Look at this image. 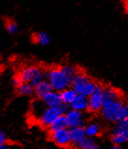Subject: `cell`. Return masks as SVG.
Listing matches in <instances>:
<instances>
[{"mask_svg":"<svg viewBox=\"0 0 128 149\" xmlns=\"http://www.w3.org/2000/svg\"><path fill=\"white\" fill-rule=\"evenodd\" d=\"M45 78L52 86L54 91L61 92L71 86L72 80L69 78L62 67L52 68L45 72Z\"/></svg>","mask_w":128,"mask_h":149,"instance_id":"obj_1","label":"cell"},{"mask_svg":"<svg viewBox=\"0 0 128 149\" xmlns=\"http://www.w3.org/2000/svg\"><path fill=\"white\" fill-rule=\"evenodd\" d=\"M98 84L92 81L85 72L78 71L71 83V87L76 92L77 95L89 97L95 90Z\"/></svg>","mask_w":128,"mask_h":149,"instance_id":"obj_2","label":"cell"},{"mask_svg":"<svg viewBox=\"0 0 128 149\" xmlns=\"http://www.w3.org/2000/svg\"><path fill=\"white\" fill-rule=\"evenodd\" d=\"M69 107L70 106L62 103L58 107H46L40 117L38 118V122L41 126L48 127L59 116L65 114L69 111Z\"/></svg>","mask_w":128,"mask_h":149,"instance_id":"obj_3","label":"cell"},{"mask_svg":"<svg viewBox=\"0 0 128 149\" xmlns=\"http://www.w3.org/2000/svg\"><path fill=\"white\" fill-rule=\"evenodd\" d=\"M18 75L22 79L23 83H29L35 87L41 82L44 81L45 72L39 67L28 66L24 68Z\"/></svg>","mask_w":128,"mask_h":149,"instance_id":"obj_4","label":"cell"},{"mask_svg":"<svg viewBox=\"0 0 128 149\" xmlns=\"http://www.w3.org/2000/svg\"><path fill=\"white\" fill-rule=\"evenodd\" d=\"M103 91L104 86L98 84L92 94L88 97V111L91 113L101 112L103 108Z\"/></svg>","mask_w":128,"mask_h":149,"instance_id":"obj_5","label":"cell"},{"mask_svg":"<svg viewBox=\"0 0 128 149\" xmlns=\"http://www.w3.org/2000/svg\"><path fill=\"white\" fill-rule=\"evenodd\" d=\"M123 102L124 101H122V100H119L110 104L103 106V108L101 110V113L105 120L108 122H115V118H116Z\"/></svg>","mask_w":128,"mask_h":149,"instance_id":"obj_6","label":"cell"},{"mask_svg":"<svg viewBox=\"0 0 128 149\" xmlns=\"http://www.w3.org/2000/svg\"><path fill=\"white\" fill-rule=\"evenodd\" d=\"M111 141L114 144L121 146L128 143V127L122 123H118L111 133Z\"/></svg>","mask_w":128,"mask_h":149,"instance_id":"obj_7","label":"cell"},{"mask_svg":"<svg viewBox=\"0 0 128 149\" xmlns=\"http://www.w3.org/2000/svg\"><path fill=\"white\" fill-rule=\"evenodd\" d=\"M50 136L52 141L58 146L68 147L69 146H71V136L69 129L54 131V132L50 133Z\"/></svg>","mask_w":128,"mask_h":149,"instance_id":"obj_8","label":"cell"},{"mask_svg":"<svg viewBox=\"0 0 128 149\" xmlns=\"http://www.w3.org/2000/svg\"><path fill=\"white\" fill-rule=\"evenodd\" d=\"M65 116L69 129L77 127H85L84 114L82 112H78V111L71 109L65 113Z\"/></svg>","mask_w":128,"mask_h":149,"instance_id":"obj_9","label":"cell"},{"mask_svg":"<svg viewBox=\"0 0 128 149\" xmlns=\"http://www.w3.org/2000/svg\"><path fill=\"white\" fill-rule=\"evenodd\" d=\"M122 100L121 92L113 87H104L103 91V106Z\"/></svg>","mask_w":128,"mask_h":149,"instance_id":"obj_10","label":"cell"},{"mask_svg":"<svg viewBox=\"0 0 128 149\" xmlns=\"http://www.w3.org/2000/svg\"><path fill=\"white\" fill-rule=\"evenodd\" d=\"M41 100L42 101V103L45 105V107H58V106L61 104L59 92L54 90L49 92L48 94H46Z\"/></svg>","mask_w":128,"mask_h":149,"instance_id":"obj_11","label":"cell"},{"mask_svg":"<svg viewBox=\"0 0 128 149\" xmlns=\"http://www.w3.org/2000/svg\"><path fill=\"white\" fill-rule=\"evenodd\" d=\"M69 130H70V136H71V146L75 147L87 137L84 127H72V129H69Z\"/></svg>","mask_w":128,"mask_h":149,"instance_id":"obj_12","label":"cell"},{"mask_svg":"<svg viewBox=\"0 0 128 149\" xmlns=\"http://www.w3.org/2000/svg\"><path fill=\"white\" fill-rule=\"evenodd\" d=\"M51 91H53V88L47 80L42 81L38 86L34 87V94H35L36 97L40 100L42 99L46 94H48Z\"/></svg>","mask_w":128,"mask_h":149,"instance_id":"obj_13","label":"cell"},{"mask_svg":"<svg viewBox=\"0 0 128 149\" xmlns=\"http://www.w3.org/2000/svg\"><path fill=\"white\" fill-rule=\"evenodd\" d=\"M70 107L72 110H75L83 113V111L88 110V97L77 95L74 100V101L72 102Z\"/></svg>","mask_w":128,"mask_h":149,"instance_id":"obj_14","label":"cell"},{"mask_svg":"<svg viewBox=\"0 0 128 149\" xmlns=\"http://www.w3.org/2000/svg\"><path fill=\"white\" fill-rule=\"evenodd\" d=\"M59 96H60V100L62 104L70 106L72 102L75 99V97L77 96V94H76V92L72 87H69L64 89L61 92H59Z\"/></svg>","mask_w":128,"mask_h":149,"instance_id":"obj_15","label":"cell"},{"mask_svg":"<svg viewBox=\"0 0 128 149\" xmlns=\"http://www.w3.org/2000/svg\"><path fill=\"white\" fill-rule=\"evenodd\" d=\"M47 129H48L50 133H52V132H54V131H57V130L69 129V127H68L65 114H61V116H59L56 120H55L52 124L47 127Z\"/></svg>","mask_w":128,"mask_h":149,"instance_id":"obj_16","label":"cell"},{"mask_svg":"<svg viewBox=\"0 0 128 149\" xmlns=\"http://www.w3.org/2000/svg\"><path fill=\"white\" fill-rule=\"evenodd\" d=\"M84 127L87 137L94 138L101 133V127L98 123H89V124L86 125Z\"/></svg>","mask_w":128,"mask_h":149,"instance_id":"obj_17","label":"cell"},{"mask_svg":"<svg viewBox=\"0 0 128 149\" xmlns=\"http://www.w3.org/2000/svg\"><path fill=\"white\" fill-rule=\"evenodd\" d=\"M75 149H99V146L96 143L94 138L86 137L75 146Z\"/></svg>","mask_w":128,"mask_h":149,"instance_id":"obj_18","label":"cell"},{"mask_svg":"<svg viewBox=\"0 0 128 149\" xmlns=\"http://www.w3.org/2000/svg\"><path fill=\"white\" fill-rule=\"evenodd\" d=\"M17 93L21 96H31L34 94V86L29 83H23L19 87H17Z\"/></svg>","mask_w":128,"mask_h":149,"instance_id":"obj_19","label":"cell"},{"mask_svg":"<svg viewBox=\"0 0 128 149\" xmlns=\"http://www.w3.org/2000/svg\"><path fill=\"white\" fill-rule=\"evenodd\" d=\"M33 40L38 44L47 45L50 42V36L46 32H38L33 36Z\"/></svg>","mask_w":128,"mask_h":149,"instance_id":"obj_20","label":"cell"},{"mask_svg":"<svg viewBox=\"0 0 128 149\" xmlns=\"http://www.w3.org/2000/svg\"><path fill=\"white\" fill-rule=\"evenodd\" d=\"M127 117H128V103L127 102H123V104L122 105L120 111H119L116 118H115V122L121 123L122 121H124Z\"/></svg>","mask_w":128,"mask_h":149,"instance_id":"obj_21","label":"cell"},{"mask_svg":"<svg viewBox=\"0 0 128 149\" xmlns=\"http://www.w3.org/2000/svg\"><path fill=\"white\" fill-rule=\"evenodd\" d=\"M5 27H6V30L10 34H16L19 30L18 24H16V22H14V21H12V20L7 21Z\"/></svg>","mask_w":128,"mask_h":149,"instance_id":"obj_22","label":"cell"},{"mask_svg":"<svg viewBox=\"0 0 128 149\" xmlns=\"http://www.w3.org/2000/svg\"><path fill=\"white\" fill-rule=\"evenodd\" d=\"M11 84H12V86H13L14 87H19L21 84H23V81H22V79L20 78V76L17 74V75H15L13 78H12V80H11Z\"/></svg>","mask_w":128,"mask_h":149,"instance_id":"obj_23","label":"cell"},{"mask_svg":"<svg viewBox=\"0 0 128 149\" xmlns=\"http://www.w3.org/2000/svg\"><path fill=\"white\" fill-rule=\"evenodd\" d=\"M8 142V138H7V135L4 131L0 130V146L2 144H7Z\"/></svg>","mask_w":128,"mask_h":149,"instance_id":"obj_24","label":"cell"},{"mask_svg":"<svg viewBox=\"0 0 128 149\" xmlns=\"http://www.w3.org/2000/svg\"><path fill=\"white\" fill-rule=\"evenodd\" d=\"M110 149H122V147H121V146H118V144H114V146L110 148Z\"/></svg>","mask_w":128,"mask_h":149,"instance_id":"obj_25","label":"cell"},{"mask_svg":"<svg viewBox=\"0 0 128 149\" xmlns=\"http://www.w3.org/2000/svg\"><path fill=\"white\" fill-rule=\"evenodd\" d=\"M0 149H8V146L7 144H2V146H0Z\"/></svg>","mask_w":128,"mask_h":149,"instance_id":"obj_26","label":"cell"},{"mask_svg":"<svg viewBox=\"0 0 128 149\" xmlns=\"http://www.w3.org/2000/svg\"><path fill=\"white\" fill-rule=\"evenodd\" d=\"M121 123H122V124H124L125 126H127V127H128V117L125 119L124 121H122V122H121Z\"/></svg>","mask_w":128,"mask_h":149,"instance_id":"obj_27","label":"cell"},{"mask_svg":"<svg viewBox=\"0 0 128 149\" xmlns=\"http://www.w3.org/2000/svg\"><path fill=\"white\" fill-rule=\"evenodd\" d=\"M45 149H50V148H45Z\"/></svg>","mask_w":128,"mask_h":149,"instance_id":"obj_28","label":"cell"}]
</instances>
